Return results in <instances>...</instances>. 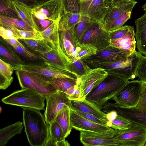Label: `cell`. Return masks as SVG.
<instances>
[{
  "label": "cell",
  "mask_w": 146,
  "mask_h": 146,
  "mask_svg": "<svg viewBox=\"0 0 146 146\" xmlns=\"http://www.w3.org/2000/svg\"><path fill=\"white\" fill-rule=\"evenodd\" d=\"M23 122L28 141L32 146H44L50 135L49 125L39 110L23 108Z\"/></svg>",
  "instance_id": "cell-1"
},
{
  "label": "cell",
  "mask_w": 146,
  "mask_h": 146,
  "mask_svg": "<svg viewBox=\"0 0 146 146\" xmlns=\"http://www.w3.org/2000/svg\"><path fill=\"white\" fill-rule=\"evenodd\" d=\"M105 70L108 73L107 76L92 89L85 98L100 108L109 100L112 99L129 80L123 75L109 70Z\"/></svg>",
  "instance_id": "cell-2"
},
{
  "label": "cell",
  "mask_w": 146,
  "mask_h": 146,
  "mask_svg": "<svg viewBox=\"0 0 146 146\" xmlns=\"http://www.w3.org/2000/svg\"><path fill=\"white\" fill-rule=\"evenodd\" d=\"M31 73L45 81L49 82L57 77L77 79L75 75L62 70L48 62L41 61L32 63H24L14 68Z\"/></svg>",
  "instance_id": "cell-3"
},
{
  "label": "cell",
  "mask_w": 146,
  "mask_h": 146,
  "mask_svg": "<svg viewBox=\"0 0 146 146\" xmlns=\"http://www.w3.org/2000/svg\"><path fill=\"white\" fill-rule=\"evenodd\" d=\"M42 95L29 89L22 88L2 99L4 103L38 110H44V100Z\"/></svg>",
  "instance_id": "cell-4"
},
{
  "label": "cell",
  "mask_w": 146,
  "mask_h": 146,
  "mask_svg": "<svg viewBox=\"0 0 146 146\" xmlns=\"http://www.w3.org/2000/svg\"><path fill=\"white\" fill-rule=\"evenodd\" d=\"M132 122L131 127L128 129L115 130L113 139L116 146H144L146 142V127Z\"/></svg>",
  "instance_id": "cell-5"
},
{
  "label": "cell",
  "mask_w": 146,
  "mask_h": 146,
  "mask_svg": "<svg viewBox=\"0 0 146 146\" xmlns=\"http://www.w3.org/2000/svg\"><path fill=\"white\" fill-rule=\"evenodd\" d=\"M15 72L22 88L32 90L46 99L57 91L49 82L31 73L19 69Z\"/></svg>",
  "instance_id": "cell-6"
},
{
  "label": "cell",
  "mask_w": 146,
  "mask_h": 146,
  "mask_svg": "<svg viewBox=\"0 0 146 146\" xmlns=\"http://www.w3.org/2000/svg\"><path fill=\"white\" fill-rule=\"evenodd\" d=\"M142 82L139 80L128 81L113 98L119 106L137 107L140 100Z\"/></svg>",
  "instance_id": "cell-7"
},
{
  "label": "cell",
  "mask_w": 146,
  "mask_h": 146,
  "mask_svg": "<svg viewBox=\"0 0 146 146\" xmlns=\"http://www.w3.org/2000/svg\"><path fill=\"white\" fill-rule=\"evenodd\" d=\"M63 12L59 23L60 31L73 32L81 17L80 0H62Z\"/></svg>",
  "instance_id": "cell-8"
},
{
  "label": "cell",
  "mask_w": 146,
  "mask_h": 146,
  "mask_svg": "<svg viewBox=\"0 0 146 146\" xmlns=\"http://www.w3.org/2000/svg\"><path fill=\"white\" fill-rule=\"evenodd\" d=\"M111 41L110 33L105 29L102 25L92 22L79 42L92 44L98 51L109 46Z\"/></svg>",
  "instance_id": "cell-9"
},
{
  "label": "cell",
  "mask_w": 146,
  "mask_h": 146,
  "mask_svg": "<svg viewBox=\"0 0 146 146\" xmlns=\"http://www.w3.org/2000/svg\"><path fill=\"white\" fill-rule=\"evenodd\" d=\"M108 75L104 69H91L85 74L77 78V85L80 91V100L86 98L92 89L97 86Z\"/></svg>",
  "instance_id": "cell-10"
},
{
  "label": "cell",
  "mask_w": 146,
  "mask_h": 146,
  "mask_svg": "<svg viewBox=\"0 0 146 146\" xmlns=\"http://www.w3.org/2000/svg\"><path fill=\"white\" fill-rule=\"evenodd\" d=\"M46 100V106L44 116L48 124L54 121L61 113L71 109V100L64 92L57 91L48 97Z\"/></svg>",
  "instance_id": "cell-11"
},
{
  "label": "cell",
  "mask_w": 146,
  "mask_h": 146,
  "mask_svg": "<svg viewBox=\"0 0 146 146\" xmlns=\"http://www.w3.org/2000/svg\"><path fill=\"white\" fill-rule=\"evenodd\" d=\"M81 2V15H86L92 21L102 24L103 18L112 1L111 0H92Z\"/></svg>",
  "instance_id": "cell-12"
},
{
  "label": "cell",
  "mask_w": 146,
  "mask_h": 146,
  "mask_svg": "<svg viewBox=\"0 0 146 146\" xmlns=\"http://www.w3.org/2000/svg\"><path fill=\"white\" fill-rule=\"evenodd\" d=\"M101 110L106 113L112 111H115L118 114L126 117L131 122L146 127V108H125L119 106L115 102H107L101 107Z\"/></svg>",
  "instance_id": "cell-13"
},
{
  "label": "cell",
  "mask_w": 146,
  "mask_h": 146,
  "mask_svg": "<svg viewBox=\"0 0 146 146\" xmlns=\"http://www.w3.org/2000/svg\"><path fill=\"white\" fill-rule=\"evenodd\" d=\"M81 142L85 146H116L113 137L115 130L104 132L80 130Z\"/></svg>",
  "instance_id": "cell-14"
},
{
  "label": "cell",
  "mask_w": 146,
  "mask_h": 146,
  "mask_svg": "<svg viewBox=\"0 0 146 146\" xmlns=\"http://www.w3.org/2000/svg\"><path fill=\"white\" fill-rule=\"evenodd\" d=\"M137 3V2L135 1L115 3H112L102 21V25L105 29L109 32L115 20L124 13L132 11Z\"/></svg>",
  "instance_id": "cell-15"
},
{
  "label": "cell",
  "mask_w": 146,
  "mask_h": 146,
  "mask_svg": "<svg viewBox=\"0 0 146 146\" xmlns=\"http://www.w3.org/2000/svg\"><path fill=\"white\" fill-rule=\"evenodd\" d=\"M41 61L48 62L62 70L76 76H79L73 70L72 61L63 52L62 49L52 50L42 55H39Z\"/></svg>",
  "instance_id": "cell-16"
},
{
  "label": "cell",
  "mask_w": 146,
  "mask_h": 146,
  "mask_svg": "<svg viewBox=\"0 0 146 146\" xmlns=\"http://www.w3.org/2000/svg\"><path fill=\"white\" fill-rule=\"evenodd\" d=\"M131 54L129 52L121 50L109 45L98 51L96 55L86 59L102 62H116L123 60Z\"/></svg>",
  "instance_id": "cell-17"
},
{
  "label": "cell",
  "mask_w": 146,
  "mask_h": 146,
  "mask_svg": "<svg viewBox=\"0 0 146 146\" xmlns=\"http://www.w3.org/2000/svg\"><path fill=\"white\" fill-rule=\"evenodd\" d=\"M32 9L33 11L43 13L53 22L60 20L63 12L62 0H49Z\"/></svg>",
  "instance_id": "cell-18"
},
{
  "label": "cell",
  "mask_w": 146,
  "mask_h": 146,
  "mask_svg": "<svg viewBox=\"0 0 146 146\" xmlns=\"http://www.w3.org/2000/svg\"><path fill=\"white\" fill-rule=\"evenodd\" d=\"M71 123L73 128L78 131L88 130L97 132H104L112 129L107 126L101 125L90 121L70 110Z\"/></svg>",
  "instance_id": "cell-19"
},
{
  "label": "cell",
  "mask_w": 146,
  "mask_h": 146,
  "mask_svg": "<svg viewBox=\"0 0 146 146\" xmlns=\"http://www.w3.org/2000/svg\"><path fill=\"white\" fill-rule=\"evenodd\" d=\"M71 109L91 114L99 118L106 119V113L98 106L86 98L79 100H71Z\"/></svg>",
  "instance_id": "cell-20"
},
{
  "label": "cell",
  "mask_w": 146,
  "mask_h": 146,
  "mask_svg": "<svg viewBox=\"0 0 146 146\" xmlns=\"http://www.w3.org/2000/svg\"><path fill=\"white\" fill-rule=\"evenodd\" d=\"M60 37L61 47L66 55L70 59H80L76 50L77 42L71 31H60Z\"/></svg>",
  "instance_id": "cell-21"
},
{
  "label": "cell",
  "mask_w": 146,
  "mask_h": 146,
  "mask_svg": "<svg viewBox=\"0 0 146 146\" xmlns=\"http://www.w3.org/2000/svg\"><path fill=\"white\" fill-rule=\"evenodd\" d=\"M60 20L53 21L48 28L40 31L43 39L53 49L56 50L62 49L60 44L59 29Z\"/></svg>",
  "instance_id": "cell-22"
},
{
  "label": "cell",
  "mask_w": 146,
  "mask_h": 146,
  "mask_svg": "<svg viewBox=\"0 0 146 146\" xmlns=\"http://www.w3.org/2000/svg\"><path fill=\"white\" fill-rule=\"evenodd\" d=\"M135 34L138 52L146 56V12L140 17L135 20Z\"/></svg>",
  "instance_id": "cell-23"
},
{
  "label": "cell",
  "mask_w": 146,
  "mask_h": 146,
  "mask_svg": "<svg viewBox=\"0 0 146 146\" xmlns=\"http://www.w3.org/2000/svg\"><path fill=\"white\" fill-rule=\"evenodd\" d=\"M135 34L134 27L131 26L125 35L119 39L111 40L110 45L129 52L132 54L136 51Z\"/></svg>",
  "instance_id": "cell-24"
},
{
  "label": "cell",
  "mask_w": 146,
  "mask_h": 146,
  "mask_svg": "<svg viewBox=\"0 0 146 146\" xmlns=\"http://www.w3.org/2000/svg\"><path fill=\"white\" fill-rule=\"evenodd\" d=\"M13 48L2 38H0V58L14 67L24 63Z\"/></svg>",
  "instance_id": "cell-25"
},
{
  "label": "cell",
  "mask_w": 146,
  "mask_h": 146,
  "mask_svg": "<svg viewBox=\"0 0 146 146\" xmlns=\"http://www.w3.org/2000/svg\"><path fill=\"white\" fill-rule=\"evenodd\" d=\"M13 4L19 18L25 22L33 29H36L32 8L17 0H13Z\"/></svg>",
  "instance_id": "cell-26"
},
{
  "label": "cell",
  "mask_w": 146,
  "mask_h": 146,
  "mask_svg": "<svg viewBox=\"0 0 146 146\" xmlns=\"http://www.w3.org/2000/svg\"><path fill=\"white\" fill-rule=\"evenodd\" d=\"M24 126L23 122L18 121L0 130V146H5L16 135L20 134Z\"/></svg>",
  "instance_id": "cell-27"
},
{
  "label": "cell",
  "mask_w": 146,
  "mask_h": 146,
  "mask_svg": "<svg viewBox=\"0 0 146 146\" xmlns=\"http://www.w3.org/2000/svg\"><path fill=\"white\" fill-rule=\"evenodd\" d=\"M19 40L30 50L38 55L44 54L53 50L43 39H21Z\"/></svg>",
  "instance_id": "cell-28"
},
{
  "label": "cell",
  "mask_w": 146,
  "mask_h": 146,
  "mask_svg": "<svg viewBox=\"0 0 146 146\" xmlns=\"http://www.w3.org/2000/svg\"><path fill=\"white\" fill-rule=\"evenodd\" d=\"M49 82L57 91L66 93L69 89L77 85V79L57 77L52 79Z\"/></svg>",
  "instance_id": "cell-29"
},
{
  "label": "cell",
  "mask_w": 146,
  "mask_h": 146,
  "mask_svg": "<svg viewBox=\"0 0 146 146\" xmlns=\"http://www.w3.org/2000/svg\"><path fill=\"white\" fill-rule=\"evenodd\" d=\"M70 110L63 111L58 115L54 120L60 126L66 138L70 135L73 128L70 119Z\"/></svg>",
  "instance_id": "cell-30"
},
{
  "label": "cell",
  "mask_w": 146,
  "mask_h": 146,
  "mask_svg": "<svg viewBox=\"0 0 146 146\" xmlns=\"http://www.w3.org/2000/svg\"><path fill=\"white\" fill-rule=\"evenodd\" d=\"M92 21L88 16L81 15L80 20L72 33L77 42H79L88 27Z\"/></svg>",
  "instance_id": "cell-31"
},
{
  "label": "cell",
  "mask_w": 146,
  "mask_h": 146,
  "mask_svg": "<svg viewBox=\"0 0 146 146\" xmlns=\"http://www.w3.org/2000/svg\"><path fill=\"white\" fill-rule=\"evenodd\" d=\"M5 28L9 29L12 30L15 36L19 39H21L33 40L43 39L40 32L36 29H35L32 31H29L19 30L14 27Z\"/></svg>",
  "instance_id": "cell-32"
},
{
  "label": "cell",
  "mask_w": 146,
  "mask_h": 146,
  "mask_svg": "<svg viewBox=\"0 0 146 146\" xmlns=\"http://www.w3.org/2000/svg\"><path fill=\"white\" fill-rule=\"evenodd\" d=\"M76 48L80 58L82 60L96 55L98 51L97 48L92 44L79 42L77 43Z\"/></svg>",
  "instance_id": "cell-33"
},
{
  "label": "cell",
  "mask_w": 146,
  "mask_h": 146,
  "mask_svg": "<svg viewBox=\"0 0 146 146\" xmlns=\"http://www.w3.org/2000/svg\"><path fill=\"white\" fill-rule=\"evenodd\" d=\"M13 0H0V14L18 18L19 17L13 4Z\"/></svg>",
  "instance_id": "cell-34"
},
{
  "label": "cell",
  "mask_w": 146,
  "mask_h": 146,
  "mask_svg": "<svg viewBox=\"0 0 146 146\" xmlns=\"http://www.w3.org/2000/svg\"><path fill=\"white\" fill-rule=\"evenodd\" d=\"M13 48L17 53L28 60L34 62L41 60L39 55L31 51L21 42L18 45Z\"/></svg>",
  "instance_id": "cell-35"
},
{
  "label": "cell",
  "mask_w": 146,
  "mask_h": 146,
  "mask_svg": "<svg viewBox=\"0 0 146 146\" xmlns=\"http://www.w3.org/2000/svg\"><path fill=\"white\" fill-rule=\"evenodd\" d=\"M132 123V122L128 119L118 114L110 123L109 127L115 130H126L131 127Z\"/></svg>",
  "instance_id": "cell-36"
},
{
  "label": "cell",
  "mask_w": 146,
  "mask_h": 146,
  "mask_svg": "<svg viewBox=\"0 0 146 146\" xmlns=\"http://www.w3.org/2000/svg\"><path fill=\"white\" fill-rule=\"evenodd\" d=\"M50 135L56 142L65 139L64 134L60 126L55 120L48 124Z\"/></svg>",
  "instance_id": "cell-37"
},
{
  "label": "cell",
  "mask_w": 146,
  "mask_h": 146,
  "mask_svg": "<svg viewBox=\"0 0 146 146\" xmlns=\"http://www.w3.org/2000/svg\"><path fill=\"white\" fill-rule=\"evenodd\" d=\"M71 60L72 62V70L79 76L85 74L91 69L82 60L72 58Z\"/></svg>",
  "instance_id": "cell-38"
},
{
  "label": "cell",
  "mask_w": 146,
  "mask_h": 146,
  "mask_svg": "<svg viewBox=\"0 0 146 146\" xmlns=\"http://www.w3.org/2000/svg\"><path fill=\"white\" fill-rule=\"evenodd\" d=\"M131 12V11L125 12L116 19L112 24L109 33L123 26L130 18Z\"/></svg>",
  "instance_id": "cell-39"
},
{
  "label": "cell",
  "mask_w": 146,
  "mask_h": 146,
  "mask_svg": "<svg viewBox=\"0 0 146 146\" xmlns=\"http://www.w3.org/2000/svg\"><path fill=\"white\" fill-rule=\"evenodd\" d=\"M136 75L142 82L146 80V56H143L141 54Z\"/></svg>",
  "instance_id": "cell-40"
},
{
  "label": "cell",
  "mask_w": 146,
  "mask_h": 146,
  "mask_svg": "<svg viewBox=\"0 0 146 146\" xmlns=\"http://www.w3.org/2000/svg\"><path fill=\"white\" fill-rule=\"evenodd\" d=\"M14 70L13 66L1 59H0V75L9 78L12 77Z\"/></svg>",
  "instance_id": "cell-41"
},
{
  "label": "cell",
  "mask_w": 146,
  "mask_h": 146,
  "mask_svg": "<svg viewBox=\"0 0 146 146\" xmlns=\"http://www.w3.org/2000/svg\"><path fill=\"white\" fill-rule=\"evenodd\" d=\"M19 18H14L0 14V26L5 28L14 27L17 29V22Z\"/></svg>",
  "instance_id": "cell-42"
},
{
  "label": "cell",
  "mask_w": 146,
  "mask_h": 146,
  "mask_svg": "<svg viewBox=\"0 0 146 146\" xmlns=\"http://www.w3.org/2000/svg\"><path fill=\"white\" fill-rule=\"evenodd\" d=\"M131 26L124 25L109 32L111 40H116L123 37L128 32Z\"/></svg>",
  "instance_id": "cell-43"
},
{
  "label": "cell",
  "mask_w": 146,
  "mask_h": 146,
  "mask_svg": "<svg viewBox=\"0 0 146 146\" xmlns=\"http://www.w3.org/2000/svg\"><path fill=\"white\" fill-rule=\"evenodd\" d=\"M74 111L78 114L93 122L101 125L108 126V121L106 119L99 118L91 114L78 111Z\"/></svg>",
  "instance_id": "cell-44"
},
{
  "label": "cell",
  "mask_w": 146,
  "mask_h": 146,
  "mask_svg": "<svg viewBox=\"0 0 146 146\" xmlns=\"http://www.w3.org/2000/svg\"><path fill=\"white\" fill-rule=\"evenodd\" d=\"M34 18L37 27L36 29L40 31H42L45 29L53 22L48 20H40Z\"/></svg>",
  "instance_id": "cell-45"
},
{
  "label": "cell",
  "mask_w": 146,
  "mask_h": 146,
  "mask_svg": "<svg viewBox=\"0 0 146 146\" xmlns=\"http://www.w3.org/2000/svg\"><path fill=\"white\" fill-rule=\"evenodd\" d=\"M136 107L139 108H146V83L142 82L140 99Z\"/></svg>",
  "instance_id": "cell-46"
},
{
  "label": "cell",
  "mask_w": 146,
  "mask_h": 146,
  "mask_svg": "<svg viewBox=\"0 0 146 146\" xmlns=\"http://www.w3.org/2000/svg\"><path fill=\"white\" fill-rule=\"evenodd\" d=\"M0 35L5 40L9 39L12 36H15L12 30L9 29L5 28L2 26H0Z\"/></svg>",
  "instance_id": "cell-47"
},
{
  "label": "cell",
  "mask_w": 146,
  "mask_h": 146,
  "mask_svg": "<svg viewBox=\"0 0 146 146\" xmlns=\"http://www.w3.org/2000/svg\"><path fill=\"white\" fill-rule=\"evenodd\" d=\"M13 80V76L8 78L0 75V89L5 90L11 84Z\"/></svg>",
  "instance_id": "cell-48"
},
{
  "label": "cell",
  "mask_w": 146,
  "mask_h": 146,
  "mask_svg": "<svg viewBox=\"0 0 146 146\" xmlns=\"http://www.w3.org/2000/svg\"><path fill=\"white\" fill-rule=\"evenodd\" d=\"M31 7L38 5L49 0H17Z\"/></svg>",
  "instance_id": "cell-49"
},
{
  "label": "cell",
  "mask_w": 146,
  "mask_h": 146,
  "mask_svg": "<svg viewBox=\"0 0 146 146\" xmlns=\"http://www.w3.org/2000/svg\"><path fill=\"white\" fill-rule=\"evenodd\" d=\"M118 115L117 113L115 111H112L106 113V119L108 121V126L114 120Z\"/></svg>",
  "instance_id": "cell-50"
},
{
  "label": "cell",
  "mask_w": 146,
  "mask_h": 146,
  "mask_svg": "<svg viewBox=\"0 0 146 146\" xmlns=\"http://www.w3.org/2000/svg\"><path fill=\"white\" fill-rule=\"evenodd\" d=\"M5 40L13 48L15 47L18 45L20 42L19 40V39L15 36H12Z\"/></svg>",
  "instance_id": "cell-51"
},
{
  "label": "cell",
  "mask_w": 146,
  "mask_h": 146,
  "mask_svg": "<svg viewBox=\"0 0 146 146\" xmlns=\"http://www.w3.org/2000/svg\"><path fill=\"white\" fill-rule=\"evenodd\" d=\"M80 90L78 88L74 94L69 96L68 97L70 100L77 101L80 100Z\"/></svg>",
  "instance_id": "cell-52"
},
{
  "label": "cell",
  "mask_w": 146,
  "mask_h": 146,
  "mask_svg": "<svg viewBox=\"0 0 146 146\" xmlns=\"http://www.w3.org/2000/svg\"><path fill=\"white\" fill-rule=\"evenodd\" d=\"M56 146L55 142L50 135L44 146Z\"/></svg>",
  "instance_id": "cell-53"
},
{
  "label": "cell",
  "mask_w": 146,
  "mask_h": 146,
  "mask_svg": "<svg viewBox=\"0 0 146 146\" xmlns=\"http://www.w3.org/2000/svg\"><path fill=\"white\" fill-rule=\"evenodd\" d=\"M56 146H69L70 144L65 139L58 141L56 143Z\"/></svg>",
  "instance_id": "cell-54"
},
{
  "label": "cell",
  "mask_w": 146,
  "mask_h": 146,
  "mask_svg": "<svg viewBox=\"0 0 146 146\" xmlns=\"http://www.w3.org/2000/svg\"><path fill=\"white\" fill-rule=\"evenodd\" d=\"M112 3H118L131 1V0H111Z\"/></svg>",
  "instance_id": "cell-55"
},
{
  "label": "cell",
  "mask_w": 146,
  "mask_h": 146,
  "mask_svg": "<svg viewBox=\"0 0 146 146\" xmlns=\"http://www.w3.org/2000/svg\"><path fill=\"white\" fill-rule=\"evenodd\" d=\"M142 8L143 10L146 12V3L142 6Z\"/></svg>",
  "instance_id": "cell-56"
},
{
  "label": "cell",
  "mask_w": 146,
  "mask_h": 146,
  "mask_svg": "<svg viewBox=\"0 0 146 146\" xmlns=\"http://www.w3.org/2000/svg\"><path fill=\"white\" fill-rule=\"evenodd\" d=\"M92 0H80L81 2H85Z\"/></svg>",
  "instance_id": "cell-57"
},
{
  "label": "cell",
  "mask_w": 146,
  "mask_h": 146,
  "mask_svg": "<svg viewBox=\"0 0 146 146\" xmlns=\"http://www.w3.org/2000/svg\"><path fill=\"white\" fill-rule=\"evenodd\" d=\"M142 82H145V83H146V80H145Z\"/></svg>",
  "instance_id": "cell-58"
},
{
  "label": "cell",
  "mask_w": 146,
  "mask_h": 146,
  "mask_svg": "<svg viewBox=\"0 0 146 146\" xmlns=\"http://www.w3.org/2000/svg\"><path fill=\"white\" fill-rule=\"evenodd\" d=\"M0 108H1V111H0V112H1V110H1L2 109H1V107Z\"/></svg>",
  "instance_id": "cell-59"
},
{
  "label": "cell",
  "mask_w": 146,
  "mask_h": 146,
  "mask_svg": "<svg viewBox=\"0 0 146 146\" xmlns=\"http://www.w3.org/2000/svg\"><path fill=\"white\" fill-rule=\"evenodd\" d=\"M144 146H146V143H145V145Z\"/></svg>",
  "instance_id": "cell-60"
},
{
  "label": "cell",
  "mask_w": 146,
  "mask_h": 146,
  "mask_svg": "<svg viewBox=\"0 0 146 146\" xmlns=\"http://www.w3.org/2000/svg\"><path fill=\"white\" fill-rule=\"evenodd\" d=\"M131 1H135V0H131Z\"/></svg>",
  "instance_id": "cell-61"
}]
</instances>
